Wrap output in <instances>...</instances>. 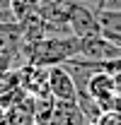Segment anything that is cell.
<instances>
[{"label": "cell", "mask_w": 121, "mask_h": 125, "mask_svg": "<svg viewBox=\"0 0 121 125\" xmlns=\"http://www.w3.org/2000/svg\"><path fill=\"white\" fill-rule=\"evenodd\" d=\"M48 94L58 104H77V84L65 65L48 67Z\"/></svg>", "instance_id": "4"}, {"label": "cell", "mask_w": 121, "mask_h": 125, "mask_svg": "<svg viewBox=\"0 0 121 125\" xmlns=\"http://www.w3.org/2000/svg\"><path fill=\"white\" fill-rule=\"evenodd\" d=\"M111 113H116L121 118V96H116V101H114V108H111Z\"/></svg>", "instance_id": "14"}, {"label": "cell", "mask_w": 121, "mask_h": 125, "mask_svg": "<svg viewBox=\"0 0 121 125\" xmlns=\"http://www.w3.org/2000/svg\"><path fill=\"white\" fill-rule=\"evenodd\" d=\"M15 87H22V84H19V67H17V70H7V72L0 77V94L10 92V89H15Z\"/></svg>", "instance_id": "12"}, {"label": "cell", "mask_w": 121, "mask_h": 125, "mask_svg": "<svg viewBox=\"0 0 121 125\" xmlns=\"http://www.w3.org/2000/svg\"><path fill=\"white\" fill-rule=\"evenodd\" d=\"M90 125H121V118L116 113H102L97 120H92Z\"/></svg>", "instance_id": "13"}, {"label": "cell", "mask_w": 121, "mask_h": 125, "mask_svg": "<svg viewBox=\"0 0 121 125\" xmlns=\"http://www.w3.org/2000/svg\"><path fill=\"white\" fill-rule=\"evenodd\" d=\"M80 2H85V5H92L94 2V10H97V0H80Z\"/></svg>", "instance_id": "15"}, {"label": "cell", "mask_w": 121, "mask_h": 125, "mask_svg": "<svg viewBox=\"0 0 121 125\" xmlns=\"http://www.w3.org/2000/svg\"><path fill=\"white\" fill-rule=\"evenodd\" d=\"M97 19H99L102 36L121 48V10H109V7L97 10Z\"/></svg>", "instance_id": "8"}, {"label": "cell", "mask_w": 121, "mask_h": 125, "mask_svg": "<svg viewBox=\"0 0 121 125\" xmlns=\"http://www.w3.org/2000/svg\"><path fill=\"white\" fill-rule=\"evenodd\" d=\"M22 60L39 65V67H53L65 65L80 55V39L77 36H44L36 41H24L22 48Z\"/></svg>", "instance_id": "1"}, {"label": "cell", "mask_w": 121, "mask_h": 125, "mask_svg": "<svg viewBox=\"0 0 121 125\" xmlns=\"http://www.w3.org/2000/svg\"><path fill=\"white\" fill-rule=\"evenodd\" d=\"M2 113H5V111H2V108H0V118H2Z\"/></svg>", "instance_id": "16"}, {"label": "cell", "mask_w": 121, "mask_h": 125, "mask_svg": "<svg viewBox=\"0 0 121 125\" xmlns=\"http://www.w3.org/2000/svg\"><path fill=\"white\" fill-rule=\"evenodd\" d=\"M19 84H22V89L29 94L31 99L51 96L48 94V67H39V65L24 62L19 67Z\"/></svg>", "instance_id": "5"}, {"label": "cell", "mask_w": 121, "mask_h": 125, "mask_svg": "<svg viewBox=\"0 0 121 125\" xmlns=\"http://www.w3.org/2000/svg\"><path fill=\"white\" fill-rule=\"evenodd\" d=\"M68 22H70V31L77 39H87V36H99V19H97V10L92 5H85L80 0H70L68 2Z\"/></svg>", "instance_id": "2"}, {"label": "cell", "mask_w": 121, "mask_h": 125, "mask_svg": "<svg viewBox=\"0 0 121 125\" xmlns=\"http://www.w3.org/2000/svg\"><path fill=\"white\" fill-rule=\"evenodd\" d=\"M119 10H121V2H119Z\"/></svg>", "instance_id": "17"}, {"label": "cell", "mask_w": 121, "mask_h": 125, "mask_svg": "<svg viewBox=\"0 0 121 125\" xmlns=\"http://www.w3.org/2000/svg\"><path fill=\"white\" fill-rule=\"evenodd\" d=\"M39 5H41V0H10V10H12V15H15V22L34 15V12L39 10Z\"/></svg>", "instance_id": "10"}, {"label": "cell", "mask_w": 121, "mask_h": 125, "mask_svg": "<svg viewBox=\"0 0 121 125\" xmlns=\"http://www.w3.org/2000/svg\"><path fill=\"white\" fill-rule=\"evenodd\" d=\"M77 58L106 67L109 62L121 60V48L116 43H111L109 39H104L102 34L99 36H87V39H80V55Z\"/></svg>", "instance_id": "3"}, {"label": "cell", "mask_w": 121, "mask_h": 125, "mask_svg": "<svg viewBox=\"0 0 121 125\" xmlns=\"http://www.w3.org/2000/svg\"><path fill=\"white\" fill-rule=\"evenodd\" d=\"M27 96H29V94L24 92L22 87H15V89H10V92L0 94V108H2V111L12 108V106H17V104H22Z\"/></svg>", "instance_id": "11"}, {"label": "cell", "mask_w": 121, "mask_h": 125, "mask_svg": "<svg viewBox=\"0 0 121 125\" xmlns=\"http://www.w3.org/2000/svg\"><path fill=\"white\" fill-rule=\"evenodd\" d=\"M24 43L19 22H0V55H12L19 53Z\"/></svg>", "instance_id": "9"}, {"label": "cell", "mask_w": 121, "mask_h": 125, "mask_svg": "<svg viewBox=\"0 0 121 125\" xmlns=\"http://www.w3.org/2000/svg\"><path fill=\"white\" fill-rule=\"evenodd\" d=\"M36 125H90V123L82 115V111L77 108V104H58V101H53L51 113L39 118Z\"/></svg>", "instance_id": "6"}, {"label": "cell", "mask_w": 121, "mask_h": 125, "mask_svg": "<svg viewBox=\"0 0 121 125\" xmlns=\"http://www.w3.org/2000/svg\"><path fill=\"white\" fill-rule=\"evenodd\" d=\"M0 125H36V101L27 96L22 104L7 108L0 118Z\"/></svg>", "instance_id": "7"}]
</instances>
